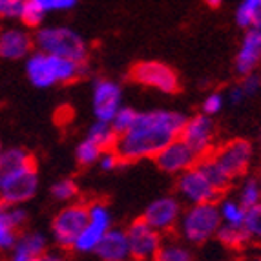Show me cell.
<instances>
[{"instance_id":"d6a6232c","label":"cell","mask_w":261,"mask_h":261,"mask_svg":"<svg viewBox=\"0 0 261 261\" xmlns=\"http://www.w3.org/2000/svg\"><path fill=\"white\" fill-rule=\"evenodd\" d=\"M225 102H226V99L221 92H212L205 97V100H203L201 112L210 115V117H214V115H218V113L225 108Z\"/></svg>"},{"instance_id":"7402d4cb","label":"cell","mask_w":261,"mask_h":261,"mask_svg":"<svg viewBox=\"0 0 261 261\" xmlns=\"http://www.w3.org/2000/svg\"><path fill=\"white\" fill-rule=\"evenodd\" d=\"M218 206H219V216H221L223 225L243 226L247 208L236 197H225V199L219 201Z\"/></svg>"},{"instance_id":"1f68e13d","label":"cell","mask_w":261,"mask_h":261,"mask_svg":"<svg viewBox=\"0 0 261 261\" xmlns=\"http://www.w3.org/2000/svg\"><path fill=\"white\" fill-rule=\"evenodd\" d=\"M135 117H137V110H134L132 106H124L117 110V113L113 115V119L110 121V124L113 126V130L117 132V135L124 134L126 130H130L132 124H134Z\"/></svg>"},{"instance_id":"ffe728a7","label":"cell","mask_w":261,"mask_h":261,"mask_svg":"<svg viewBox=\"0 0 261 261\" xmlns=\"http://www.w3.org/2000/svg\"><path fill=\"white\" fill-rule=\"evenodd\" d=\"M33 157L30 152L22 148H8L2 150L0 153V183H4L6 179L17 174L18 170L26 168V166L33 165Z\"/></svg>"},{"instance_id":"e575fe53","label":"cell","mask_w":261,"mask_h":261,"mask_svg":"<svg viewBox=\"0 0 261 261\" xmlns=\"http://www.w3.org/2000/svg\"><path fill=\"white\" fill-rule=\"evenodd\" d=\"M99 166L105 172H113V170H117L121 165H124V161H122V157L117 153V150L115 148H108V150H105V152L100 153V157H99Z\"/></svg>"},{"instance_id":"7a4b0ae2","label":"cell","mask_w":261,"mask_h":261,"mask_svg":"<svg viewBox=\"0 0 261 261\" xmlns=\"http://www.w3.org/2000/svg\"><path fill=\"white\" fill-rule=\"evenodd\" d=\"M84 73H86V62H79L40 49L31 51L26 57V75L35 88L70 84L79 81Z\"/></svg>"},{"instance_id":"f1b7e54d","label":"cell","mask_w":261,"mask_h":261,"mask_svg":"<svg viewBox=\"0 0 261 261\" xmlns=\"http://www.w3.org/2000/svg\"><path fill=\"white\" fill-rule=\"evenodd\" d=\"M46 11L40 9L35 2H31V0H24V6H22V11H20V17L18 20L22 22V26L30 28V30H37L44 24V18H46Z\"/></svg>"},{"instance_id":"8992f818","label":"cell","mask_w":261,"mask_h":261,"mask_svg":"<svg viewBox=\"0 0 261 261\" xmlns=\"http://www.w3.org/2000/svg\"><path fill=\"white\" fill-rule=\"evenodd\" d=\"M223 192L208 179L199 165L185 170L177 175V196L187 205H197V203H210L218 201Z\"/></svg>"},{"instance_id":"9a60e30c","label":"cell","mask_w":261,"mask_h":261,"mask_svg":"<svg viewBox=\"0 0 261 261\" xmlns=\"http://www.w3.org/2000/svg\"><path fill=\"white\" fill-rule=\"evenodd\" d=\"M122 106V88L115 81L99 79L92 90V110L97 121L110 122Z\"/></svg>"},{"instance_id":"484cf974","label":"cell","mask_w":261,"mask_h":261,"mask_svg":"<svg viewBox=\"0 0 261 261\" xmlns=\"http://www.w3.org/2000/svg\"><path fill=\"white\" fill-rule=\"evenodd\" d=\"M236 199L240 201L245 208H250V206L261 203V185L257 177H245L238 188Z\"/></svg>"},{"instance_id":"4fadbf2b","label":"cell","mask_w":261,"mask_h":261,"mask_svg":"<svg viewBox=\"0 0 261 261\" xmlns=\"http://www.w3.org/2000/svg\"><path fill=\"white\" fill-rule=\"evenodd\" d=\"M183 214L181 199L174 196H163L159 199L152 201L143 214V219L159 230L161 234H170L177 230L179 219Z\"/></svg>"},{"instance_id":"cb8c5ba5","label":"cell","mask_w":261,"mask_h":261,"mask_svg":"<svg viewBox=\"0 0 261 261\" xmlns=\"http://www.w3.org/2000/svg\"><path fill=\"white\" fill-rule=\"evenodd\" d=\"M197 165L203 168V172L208 175L210 181H212V183L216 185V187H218L221 192L228 190V188L232 187V183H234V181H232V179L225 174V170H223L221 166L216 163V159H214L212 155L201 157L199 161H197Z\"/></svg>"},{"instance_id":"44dd1931","label":"cell","mask_w":261,"mask_h":261,"mask_svg":"<svg viewBox=\"0 0 261 261\" xmlns=\"http://www.w3.org/2000/svg\"><path fill=\"white\" fill-rule=\"evenodd\" d=\"M18 232L20 228L15 225L9 216V208L6 205H0V254L11 252Z\"/></svg>"},{"instance_id":"4316f807","label":"cell","mask_w":261,"mask_h":261,"mask_svg":"<svg viewBox=\"0 0 261 261\" xmlns=\"http://www.w3.org/2000/svg\"><path fill=\"white\" fill-rule=\"evenodd\" d=\"M105 152V148L97 144L95 141H92L90 137H84L75 148V159L81 166H92L99 161L100 153Z\"/></svg>"},{"instance_id":"2e32d148","label":"cell","mask_w":261,"mask_h":261,"mask_svg":"<svg viewBox=\"0 0 261 261\" xmlns=\"http://www.w3.org/2000/svg\"><path fill=\"white\" fill-rule=\"evenodd\" d=\"M35 48V39L30 28L13 26L0 30V59L4 61H22Z\"/></svg>"},{"instance_id":"7c38bea8","label":"cell","mask_w":261,"mask_h":261,"mask_svg":"<svg viewBox=\"0 0 261 261\" xmlns=\"http://www.w3.org/2000/svg\"><path fill=\"white\" fill-rule=\"evenodd\" d=\"M181 139L196 152L199 159L210 155L216 148V126L212 117L203 112L188 117L181 132Z\"/></svg>"},{"instance_id":"f546056e","label":"cell","mask_w":261,"mask_h":261,"mask_svg":"<svg viewBox=\"0 0 261 261\" xmlns=\"http://www.w3.org/2000/svg\"><path fill=\"white\" fill-rule=\"evenodd\" d=\"M243 228H245V232H247L248 240L261 245V203L247 208Z\"/></svg>"},{"instance_id":"ac0fdd59","label":"cell","mask_w":261,"mask_h":261,"mask_svg":"<svg viewBox=\"0 0 261 261\" xmlns=\"http://www.w3.org/2000/svg\"><path fill=\"white\" fill-rule=\"evenodd\" d=\"M48 252V238L42 232L26 230L18 232L17 241L11 248V259L13 261H39L44 259Z\"/></svg>"},{"instance_id":"74e56055","label":"cell","mask_w":261,"mask_h":261,"mask_svg":"<svg viewBox=\"0 0 261 261\" xmlns=\"http://www.w3.org/2000/svg\"><path fill=\"white\" fill-rule=\"evenodd\" d=\"M225 99H226V102H228V105L240 106V105H243V102L248 99V97H247V93L243 92L241 84H234V86L228 88V92H226Z\"/></svg>"},{"instance_id":"4dcf8cb0","label":"cell","mask_w":261,"mask_h":261,"mask_svg":"<svg viewBox=\"0 0 261 261\" xmlns=\"http://www.w3.org/2000/svg\"><path fill=\"white\" fill-rule=\"evenodd\" d=\"M51 196L61 203H71V201H77L79 187L73 179H59L57 183L51 185Z\"/></svg>"},{"instance_id":"277c9868","label":"cell","mask_w":261,"mask_h":261,"mask_svg":"<svg viewBox=\"0 0 261 261\" xmlns=\"http://www.w3.org/2000/svg\"><path fill=\"white\" fill-rule=\"evenodd\" d=\"M35 48L53 55L73 59L79 62L88 61V44L77 31L68 26H40L37 28Z\"/></svg>"},{"instance_id":"52a82bcc","label":"cell","mask_w":261,"mask_h":261,"mask_svg":"<svg viewBox=\"0 0 261 261\" xmlns=\"http://www.w3.org/2000/svg\"><path fill=\"white\" fill-rule=\"evenodd\" d=\"M210 155L225 170V174L234 181V179L245 177L248 168L252 166L254 144L247 139H232L218 148H214Z\"/></svg>"},{"instance_id":"b9f144b4","label":"cell","mask_w":261,"mask_h":261,"mask_svg":"<svg viewBox=\"0 0 261 261\" xmlns=\"http://www.w3.org/2000/svg\"><path fill=\"white\" fill-rule=\"evenodd\" d=\"M259 144H261V132H259Z\"/></svg>"},{"instance_id":"5bb4252c","label":"cell","mask_w":261,"mask_h":261,"mask_svg":"<svg viewBox=\"0 0 261 261\" xmlns=\"http://www.w3.org/2000/svg\"><path fill=\"white\" fill-rule=\"evenodd\" d=\"M157 168L163 170L165 174L170 175H179L183 174L185 170L192 168L199 161V157L196 155V152L185 143L181 137L170 141L166 146H163L159 152L153 157Z\"/></svg>"},{"instance_id":"d4e9b609","label":"cell","mask_w":261,"mask_h":261,"mask_svg":"<svg viewBox=\"0 0 261 261\" xmlns=\"http://www.w3.org/2000/svg\"><path fill=\"white\" fill-rule=\"evenodd\" d=\"M86 137H90V139L95 141L97 144H100L105 150H108V148H113V146H115L119 135H117V132L113 130V126L110 124V122L97 121L95 119V122L88 128Z\"/></svg>"},{"instance_id":"d590c367","label":"cell","mask_w":261,"mask_h":261,"mask_svg":"<svg viewBox=\"0 0 261 261\" xmlns=\"http://www.w3.org/2000/svg\"><path fill=\"white\" fill-rule=\"evenodd\" d=\"M31 2H35L46 13H53V11H68V9H73L79 0H31Z\"/></svg>"},{"instance_id":"8d00e7d4","label":"cell","mask_w":261,"mask_h":261,"mask_svg":"<svg viewBox=\"0 0 261 261\" xmlns=\"http://www.w3.org/2000/svg\"><path fill=\"white\" fill-rule=\"evenodd\" d=\"M240 84H241V88H243V92L247 93V97H254L261 92V77L256 73V71L243 75Z\"/></svg>"},{"instance_id":"8fae6325","label":"cell","mask_w":261,"mask_h":261,"mask_svg":"<svg viewBox=\"0 0 261 261\" xmlns=\"http://www.w3.org/2000/svg\"><path fill=\"white\" fill-rule=\"evenodd\" d=\"M128 243H130L132 259L137 261H152L157 259L159 248L163 245V234L155 230L150 223L143 218L135 219L126 228Z\"/></svg>"},{"instance_id":"f35d334b","label":"cell","mask_w":261,"mask_h":261,"mask_svg":"<svg viewBox=\"0 0 261 261\" xmlns=\"http://www.w3.org/2000/svg\"><path fill=\"white\" fill-rule=\"evenodd\" d=\"M203 2H205L206 6H208V8H219V6L223 4V0H203Z\"/></svg>"},{"instance_id":"6da1fadb","label":"cell","mask_w":261,"mask_h":261,"mask_svg":"<svg viewBox=\"0 0 261 261\" xmlns=\"http://www.w3.org/2000/svg\"><path fill=\"white\" fill-rule=\"evenodd\" d=\"M187 119L185 113L174 110L137 112L132 128L119 135L113 148L124 163L153 159L163 146L181 137Z\"/></svg>"},{"instance_id":"d6986e66","label":"cell","mask_w":261,"mask_h":261,"mask_svg":"<svg viewBox=\"0 0 261 261\" xmlns=\"http://www.w3.org/2000/svg\"><path fill=\"white\" fill-rule=\"evenodd\" d=\"M95 256L102 261H126L132 257L130 243H128L126 230L122 228H110L100 240L95 250Z\"/></svg>"},{"instance_id":"9c48e42d","label":"cell","mask_w":261,"mask_h":261,"mask_svg":"<svg viewBox=\"0 0 261 261\" xmlns=\"http://www.w3.org/2000/svg\"><path fill=\"white\" fill-rule=\"evenodd\" d=\"M132 79L141 86L153 88L161 93H177L179 77L168 64L159 61H141L132 68Z\"/></svg>"},{"instance_id":"3957f363","label":"cell","mask_w":261,"mask_h":261,"mask_svg":"<svg viewBox=\"0 0 261 261\" xmlns=\"http://www.w3.org/2000/svg\"><path fill=\"white\" fill-rule=\"evenodd\" d=\"M219 226H221V216H219L218 201H210V203L188 205V208H185L181 214L177 232L185 243L205 245L206 241L216 238Z\"/></svg>"},{"instance_id":"603a6c76","label":"cell","mask_w":261,"mask_h":261,"mask_svg":"<svg viewBox=\"0 0 261 261\" xmlns=\"http://www.w3.org/2000/svg\"><path fill=\"white\" fill-rule=\"evenodd\" d=\"M216 238L219 240V243L225 245V247L230 248V250H243V248L250 243L243 226L223 225V223H221V226H219Z\"/></svg>"},{"instance_id":"836d02e7","label":"cell","mask_w":261,"mask_h":261,"mask_svg":"<svg viewBox=\"0 0 261 261\" xmlns=\"http://www.w3.org/2000/svg\"><path fill=\"white\" fill-rule=\"evenodd\" d=\"M24 0H0V20H18Z\"/></svg>"},{"instance_id":"5b68a950","label":"cell","mask_w":261,"mask_h":261,"mask_svg":"<svg viewBox=\"0 0 261 261\" xmlns=\"http://www.w3.org/2000/svg\"><path fill=\"white\" fill-rule=\"evenodd\" d=\"M88 223V205L81 201H71L57 212L51 221V238L57 247L71 250L77 236Z\"/></svg>"},{"instance_id":"60d3db41","label":"cell","mask_w":261,"mask_h":261,"mask_svg":"<svg viewBox=\"0 0 261 261\" xmlns=\"http://www.w3.org/2000/svg\"><path fill=\"white\" fill-rule=\"evenodd\" d=\"M2 150H4V148H2V143H0V153H2Z\"/></svg>"},{"instance_id":"e0dca14e","label":"cell","mask_w":261,"mask_h":261,"mask_svg":"<svg viewBox=\"0 0 261 261\" xmlns=\"http://www.w3.org/2000/svg\"><path fill=\"white\" fill-rule=\"evenodd\" d=\"M261 64V30L259 28H248L241 39L240 49L236 53L234 68L238 75H247L257 70Z\"/></svg>"},{"instance_id":"ab89813d","label":"cell","mask_w":261,"mask_h":261,"mask_svg":"<svg viewBox=\"0 0 261 261\" xmlns=\"http://www.w3.org/2000/svg\"><path fill=\"white\" fill-rule=\"evenodd\" d=\"M257 181H259V185H261V172H259V175H257Z\"/></svg>"},{"instance_id":"83f0119b","label":"cell","mask_w":261,"mask_h":261,"mask_svg":"<svg viewBox=\"0 0 261 261\" xmlns=\"http://www.w3.org/2000/svg\"><path fill=\"white\" fill-rule=\"evenodd\" d=\"M157 259L159 261H190L192 252L190 248L185 247L181 241H165L159 248V254H157Z\"/></svg>"},{"instance_id":"30bf717a","label":"cell","mask_w":261,"mask_h":261,"mask_svg":"<svg viewBox=\"0 0 261 261\" xmlns=\"http://www.w3.org/2000/svg\"><path fill=\"white\" fill-rule=\"evenodd\" d=\"M37 190H39V174L33 163L18 170L4 183H0V205H24L35 197Z\"/></svg>"},{"instance_id":"ba28073f","label":"cell","mask_w":261,"mask_h":261,"mask_svg":"<svg viewBox=\"0 0 261 261\" xmlns=\"http://www.w3.org/2000/svg\"><path fill=\"white\" fill-rule=\"evenodd\" d=\"M112 228V214L105 203L88 205V223L77 236L73 243V252L77 254H95L100 240Z\"/></svg>"}]
</instances>
